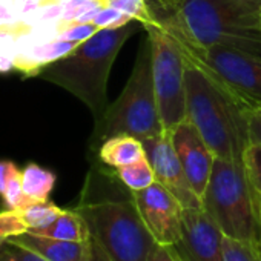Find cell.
Masks as SVG:
<instances>
[{
	"instance_id": "e0dca14e",
	"label": "cell",
	"mask_w": 261,
	"mask_h": 261,
	"mask_svg": "<svg viewBox=\"0 0 261 261\" xmlns=\"http://www.w3.org/2000/svg\"><path fill=\"white\" fill-rule=\"evenodd\" d=\"M56 185L54 172L36 165L30 163L22 169V186L27 198L34 201H48L49 195Z\"/></svg>"
},
{
	"instance_id": "ffe728a7",
	"label": "cell",
	"mask_w": 261,
	"mask_h": 261,
	"mask_svg": "<svg viewBox=\"0 0 261 261\" xmlns=\"http://www.w3.org/2000/svg\"><path fill=\"white\" fill-rule=\"evenodd\" d=\"M224 261H261L259 243H247L235 238H223Z\"/></svg>"
},
{
	"instance_id": "8fae6325",
	"label": "cell",
	"mask_w": 261,
	"mask_h": 261,
	"mask_svg": "<svg viewBox=\"0 0 261 261\" xmlns=\"http://www.w3.org/2000/svg\"><path fill=\"white\" fill-rule=\"evenodd\" d=\"M224 233L203 207L183 209L181 240L172 246L180 261H224Z\"/></svg>"
},
{
	"instance_id": "5bb4252c",
	"label": "cell",
	"mask_w": 261,
	"mask_h": 261,
	"mask_svg": "<svg viewBox=\"0 0 261 261\" xmlns=\"http://www.w3.org/2000/svg\"><path fill=\"white\" fill-rule=\"evenodd\" d=\"M79 45H80L79 42L62 40V39L39 43V45L33 46L31 49L16 56V59H14L16 69L22 71L25 74V77H37V74L40 72L42 68L68 56Z\"/></svg>"
},
{
	"instance_id": "603a6c76",
	"label": "cell",
	"mask_w": 261,
	"mask_h": 261,
	"mask_svg": "<svg viewBox=\"0 0 261 261\" xmlns=\"http://www.w3.org/2000/svg\"><path fill=\"white\" fill-rule=\"evenodd\" d=\"M2 200L7 209L11 211H19L22 207H25L27 204H30L31 201L27 198L25 192H23V186H22V171L17 169L13 177L10 178L4 194H2Z\"/></svg>"
},
{
	"instance_id": "74e56055",
	"label": "cell",
	"mask_w": 261,
	"mask_h": 261,
	"mask_svg": "<svg viewBox=\"0 0 261 261\" xmlns=\"http://www.w3.org/2000/svg\"><path fill=\"white\" fill-rule=\"evenodd\" d=\"M259 250H261V241H259Z\"/></svg>"
},
{
	"instance_id": "f546056e",
	"label": "cell",
	"mask_w": 261,
	"mask_h": 261,
	"mask_svg": "<svg viewBox=\"0 0 261 261\" xmlns=\"http://www.w3.org/2000/svg\"><path fill=\"white\" fill-rule=\"evenodd\" d=\"M19 168L13 163V162H8V160H2L0 162V197H2L10 178L13 177V174L17 171Z\"/></svg>"
},
{
	"instance_id": "d590c367",
	"label": "cell",
	"mask_w": 261,
	"mask_h": 261,
	"mask_svg": "<svg viewBox=\"0 0 261 261\" xmlns=\"http://www.w3.org/2000/svg\"><path fill=\"white\" fill-rule=\"evenodd\" d=\"M40 4H54V2H63V0H37Z\"/></svg>"
},
{
	"instance_id": "277c9868",
	"label": "cell",
	"mask_w": 261,
	"mask_h": 261,
	"mask_svg": "<svg viewBox=\"0 0 261 261\" xmlns=\"http://www.w3.org/2000/svg\"><path fill=\"white\" fill-rule=\"evenodd\" d=\"M165 22L200 46H224L261 57V10L247 0H186Z\"/></svg>"
},
{
	"instance_id": "4dcf8cb0",
	"label": "cell",
	"mask_w": 261,
	"mask_h": 261,
	"mask_svg": "<svg viewBox=\"0 0 261 261\" xmlns=\"http://www.w3.org/2000/svg\"><path fill=\"white\" fill-rule=\"evenodd\" d=\"M88 261H114L109 253L103 249V246L95 240V238H89V256Z\"/></svg>"
},
{
	"instance_id": "30bf717a",
	"label": "cell",
	"mask_w": 261,
	"mask_h": 261,
	"mask_svg": "<svg viewBox=\"0 0 261 261\" xmlns=\"http://www.w3.org/2000/svg\"><path fill=\"white\" fill-rule=\"evenodd\" d=\"M143 148L155 174V181L165 186L185 209L201 207V198L194 192L175 152L172 134L163 133L155 139L143 140Z\"/></svg>"
},
{
	"instance_id": "6da1fadb",
	"label": "cell",
	"mask_w": 261,
	"mask_h": 261,
	"mask_svg": "<svg viewBox=\"0 0 261 261\" xmlns=\"http://www.w3.org/2000/svg\"><path fill=\"white\" fill-rule=\"evenodd\" d=\"M74 209L114 261H148L155 241L142 220L133 191L115 171L92 169Z\"/></svg>"
},
{
	"instance_id": "cb8c5ba5",
	"label": "cell",
	"mask_w": 261,
	"mask_h": 261,
	"mask_svg": "<svg viewBox=\"0 0 261 261\" xmlns=\"http://www.w3.org/2000/svg\"><path fill=\"white\" fill-rule=\"evenodd\" d=\"M28 229L20 220L19 214L11 209L0 211V246H2L7 240L17 237L20 233H25Z\"/></svg>"
},
{
	"instance_id": "7c38bea8",
	"label": "cell",
	"mask_w": 261,
	"mask_h": 261,
	"mask_svg": "<svg viewBox=\"0 0 261 261\" xmlns=\"http://www.w3.org/2000/svg\"><path fill=\"white\" fill-rule=\"evenodd\" d=\"M172 143L194 192L201 198L212 174L214 152L189 118L174 129Z\"/></svg>"
},
{
	"instance_id": "4316f807",
	"label": "cell",
	"mask_w": 261,
	"mask_h": 261,
	"mask_svg": "<svg viewBox=\"0 0 261 261\" xmlns=\"http://www.w3.org/2000/svg\"><path fill=\"white\" fill-rule=\"evenodd\" d=\"M0 261H46V259L23 246L14 244L11 241H5L0 246Z\"/></svg>"
},
{
	"instance_id": "ba28073f",
	"label": "cell",
	"mask_w": 261,
	"mask_h": 261,
	"mask_svg": "<svg viewBox=\"0 0 261 261\" xmlns=\"http://www.w3.org/2000/svg\"><path fill=\"white\" fill-rule=\"evenodd\" d=\"M145 30L151 42L152 77L159 114L165 133L172 134L180 123L188 120L186 60L177 42L162 28L159 20L145 25Z\"/></svg>"
},
{
	"instance_id": "f1b7e54d",
	"label": "cell",
	"mask_w": 261,
	"mask_h": 261,
	"mask_svg": "<svg viewBox=\"0 0 261 261\" xmlns=\"http://www.w3.org/2000/svg\"><path fill=\"white\" fill-rule=\"evenodd\" d=\"M249 137L250 143L261 145V109L253 111L249 115Z\"/></svg>"
},
{
	"instance_id": "ac0fdd59",
	"label": "cell",
	"mask_w": 261,
	"mask_h": 261,
	"mask_svg": "<svg viewBox=\"0 0 261 261\" xmlns=\"http://www.w3.org/2000/svg\"><path fill=\"white\" fill-rule=\"evenodd\" d=\"M16 212L19 214L20 220L27 226V229H28L27 232H31V230H37V229H42V227L51 224L63 212V209L48 200V201L30 203Z\"/></svg>"
},
{
	"instance_id": "9a60e30c",
	"label": "cell",
	"mask_w": 261,
	"mask_h": 261,
	"mask_svg": "<svg viewBox=\"0 0 261 261\" xmlns=\"http://www.w3.org/2000/svg\"><path fill=\"white\" fill-rule=\"evenodd\" d=\"M146 157L143 142L130 136H117L108 139L98 148V159L103 165L118 169L137 163Z\"/></svg>"
},
{
	"instance_id": "2e32d148",
	"label": "cell",
	"mask_w": 261,
	"mask_h": 261,
	"mask_svg": "<svg viewBox=\"0 0 261 261\" xmlns=\"http://www.w3.org/2000/svg\"><path fill=\"white\" fill-rule=\"evenodd\" d=\"M30 233L65 241H88L91 238V232L85 218L75 209H63V212L51 224L37 230H31Z\"/></svg>"
},
{
	"instance_id": "8992f818",
	"label": "cell",
	"mask_w": 261,
	"mask_h": 261,
	"mask_svg": "<svg viewBox=\"0 0 261 261\" xmlns=\"http://www.w3.org/2000/svg\"><path fill=\"white\" fill-rule=\"evenodd\" d=\"M157 20L172 36L189 63L201 68L247 112L261 109V57L218 45L200 46L162 17Z\"/></svg>"
},
{
	"instance_id": "8d00e7d4",
	"label": "cell",
	"mask_w": 261,
	"mask_h": 261,
	"mask_svg": "<svg viewBox=\"0 0 261 261\" xmlns=\"http://www.w3.org/2000/svg\"><path fill=\"white\" fill-rule=\"evenodd\" d=\"M103 2H105V4H106V5H108V0H103Z\"/></svg>"
},
{
	"instance_id": "d6986e66",
	"label": "cell",
	"mask_w": 261,
	"mask_h": 261,
	"mask_svg": "<svg viewBox=\"0 0 261 261\" xmlns=\"http://www.w3.org/2000/svg\"><path fill=\"white\" fill-rule=\"evenodd\" d=\"M115 172H117L118 178L124 183V186L133 192L146 189L155 183V174H154L152 166L149 165L146 157L137 163L118 168V169H115Z\"/></svg>"
},
{
	"instance_id": "d4e9b609",
	"label": "cell",
	"mask_w": 261,
	"mask_h": 261,
	"mask_svg": "<svg viewBox=\"0 0 261 261\" xmlns=\"http://www.w3.org/2000/svg\"><path fill=\"white\" fill-rule=\"evenodd\" d=\"M134 19H130L127 14L121 13L117 8H112L109 5L103 7L98 14L94 17L92 23L98 28V30H108V28H120L129 22H133Z\"/></svg>"
},
{
	"instance_id": "7a4b0ae2",
	"label": "cell",
	"mask_w": 261,
	"mask_h": 261,
	"mask_svg": "<svg viewBox=\"0 0 261 261\" xmlns=\"http://www.w3.org/2000/svg\"><path fill=\"white\" fill-rule=\"evenodd\" d=\"M139 23L133 20L120 28L98 30L72 53L42 68L37 77L74 94L98 121L109 106L108 79L111 68L121 46L139 30Z\"/></svg>"
},
{
	"instance_id": "4fadbf2b",
	"label": "cell",
	"mask_w": 261,
	"mask_h": 261,
	"mask_svg": "<svg viewBox=\"0 0 261 261\" xmlns=\"http://www.w3.org/2000/svg\"><path fill=\"white\" fill-rule=\"evenodd\" d=\"M7 241L23 246L46 261H88L89 256V240L88 241H65L54 240L36 233H20Z\"/></svg>"
},
{
	"instance_id": "52a82bcc",
	"label": "cell",
	"mask_w": 261,
	"mask_h": 261,
	"mask_svg": "<svg viewBox=\"0 0 261 261\" xmlns=\"http://www.w3.org/2000/svg\"><path fill=\"white\" fill-rule=\"evenodd\" d=\"M201 207L224 237L247 243L261 241L253 191L243 165L215 157L209 183L201 197Z\"/></svg>"
},
{
	"instance_id": "484cf974",
	"label": "cell",
	"mask_w": 261,
	"mask_h": 261,
	"mask_svg": "<svg viewBox=\"0 0 261 261\" xmlns=\"http://www.w3.org/2000/svg\"><path fill=\"white\" fill-rule=\"evenodd\" d=\"M97 31H98V28L92 22H89V23H77V22L62 23V31L59 34V39L82 43V42L88 40L89 37H92Z\"/></svg>"
},
{
	"instance_id": "e575fe53",
	"label": "cell",
	"mask_w": 261,
	"mask_h": 261,
	"mask_svg": "<svg viewBox=\"0 0 261 261\" xmlns=\"http://www.w3.org/2000/svg\"><path fill=\"white\" fill-rule=\"evenodd\" d=\"M247 2H249L250 5H253L255 8L261 10V0H247Z\"/></svg>"
},
{
	"instance_id": "d6a6232c",
	"label": "cell",
	"mask_w": 261,
	"mask_h": 261,
	"mask_svg": "<svg viewBox=\"0 0 261 261\" xmlns=\"http://www.w3.org/2000/svg\"><path fill=\"white\" fill-rule=\"evenodd\" d=\"M16 69V62L13 57L4 54V53H0V72L2 74H7L10 71Z\"/></svg>"
},
{
	"instance_id": "7402d4cb",
	"label": "cell",
	"mask_w": 261,
	"mask_h": 261,
	"mask_svg": "<svg viewBox=\"0 0 261 261\" xmlns=\"http://www.w3.org/2000/svg\"><path fill=\"white\" fill-rule=\"evenodd\" d=\"M243 168L249 185L261 192V145L250 143L243 154Z\"/></svg>"
},
{
	"instance_id": "5b68a950",
	"label": "cell",
	"mask_w": 261,
	"mask_h": 261,
	"mask_svg": "<svg viewBox=\"0 0 261 261\" xmlns=\"http://www.w3.org/2000/svg\"><path fill=\"white\" fill-rule=\"evenodd\" d=\"M163 133L154 89L151 42L146 36L124 89L95 121L89 148L98 152L103 142L117 136H130L143 142Z\"/></svg>"
},
{
	"instance_id": "836d02e7",
	"label": "cell",
	"mask_w": 261,
	"mask_h": 261,
	"mask_svg": "<svg viewBox=\"0 0 261 261\" xmlns=\"http://www.w3.org/2000/svg\"><path fill=\"white\" fill-rule=\"evenodd\" d=\"M252 191H253V200H255V207H256L258 223H259V227H261V192L255 191L253 188H252Z\"/></svg>"
},
{
	"instance_id": "9c48e42d",
	"label": "cell",
	"mask_w": 261,
	"mask_h": 261,
	"mask_svg": "<svg viewBox=\"0 0 261 261\" xmlns=\"http://www.w3.org/2000/svg\"><path fill=\"white\" fill-rule=\"evenodd\" d=\"M133 194L142 220L154 241L165 246L177 244L183 233L185 207L181 203L157 181Z\"/></svg>"
},
{
	"instance_id": "1f68e13d",
	"label": "cell",
	"mask_w": 261,
	"mask_h": 261,
	"mask_svg": "<svg viewBox=\"0 0 261 261\" xmlns=\"http://www.w3.org/2000/svg\"><path fill=\"white\" fill-rule=\"evenodd\" d=\"M155 2L165 10V11H168V13H177L183 5H185V2L186 0H155Z\"/></svg>"
},
{
	"instance_id": "44dd1931",
	"label": "cell",
	"mask_w": 261,
	"mask_h": 261,
	"mask_svg": "<svg viewBox=\"0 0 261 261\" xmlns=\"http://www.w3.org/2000/svg\"><path fill=\"white\" fill-rule=\"evenodd\" d=\"M108 5L127 14L130 19L140 22L143 27L157 20V17L149 11L146 0H108Z\"/></svg>"
},
{
	"instance_id": "3957f363",
	"label": "cell",
	"mask_w": 261,
	"mask_h": 261,
	"mask_svg": "<svg viewBox=\"0 0 261 261\" xmlns=\"http://www.w3.org/2000/svg\"><path fill=\"white\" fill-rule=\"evenodd\" d=\"M185 77L188 118L215 157L243 165L244 149L250 145V112L188 60Z\"/></svg>"
},
{
	"instance_id": "83f0119b",
	"label": "cell",
	"mask_w": 261,
	"mask_h": 261,
	"mask_svg": "<svg viewBox=\"0 0 261 261\" xmlns=\"http://www.w3.org/2000/svg\"><path fill=\"white\" fill-rule=\"evenodd\" d=\"M148 261H180V258L177 256L172 246H165V244L155 243V246L152 247V250L148 256Z\"/></svg>"
}]
</instances>
